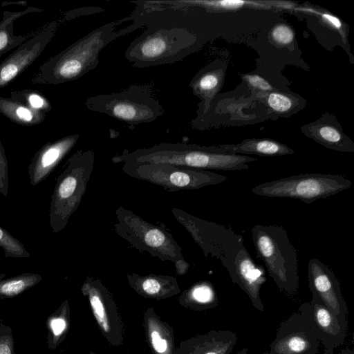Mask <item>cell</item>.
Here are the masks:
<instances>
[{
    "label": "cell",
    "instance_id": "obj_28",
    "mask_svg": "<svg viewBox=\"0 0 354 354\" xmlns=\"http://www.w3.org/2000/svg\"><path fill=\"white\" fill-rule=\"evenodd\" d=\"M261 96L271 113L278 117H290L305 106L304 100L292 93L275 91Z\"/></svg>",
    "mask_w": 354,
    "mask_h": 354
},
{
    "label": "cell",
    "instance_id": "obj_4",
    "mask_svg": "<svg viewBox=\"0 0 354 354\" xmlns=\"http://www.w3.org/2000/svg\"><path fill=\"white\" fill-rule=\"evenodd\" d=\"M95 162L92 150H78L69 157L57 178L49 208V223L58 233L67 225L86 192Z\"/></svg>",
    "mask_w": 354,
    "mask_h": 354
},
{
    "label": "cell",
    "instance_id": "obj_21",
    "mask_svg": "<svg viewBox=\"0 0 354 354\" xmlns=\"http://www.w3.org/2000/svg\"><path fill=\"white\" fill-rule=\"evenodd\" d=\"M142 326L147 344L152 354H176L174 328L148 307L143 313Z\"/></svg>",
    "mask_w": 354,
    "mask_h": 354
},
{
    "label": "cell",
    "instance_id": "obj_33",
    "mask_svg": "<svg viewBox=\"0 0 354 354\" xmlns=\"http://www.w3.org/2000/svg\"><path fill=\"white\" fill-rule=\"evenodd\" d=\"M242 77L251 88L260 92L261 94L277 91L265 77L257 74H245Z\"/></svg>",
    "mask_w": 354,
    "mask_h": 354
},
{
    "label": "cell",
    "instance_id": "obj_38",
    "mask_svg": "<svg viewBox=\"0 0 354 354\" xmlns=\"http://www.w3.org/2000/svg\"><path fill=\"white\" fill-rule=\"evenodd\" d=\"M12 6V5H17V6H27L28 2L26 1H3L1 3L2 6Z\"/></svg>",
    "mask_w": 354,
    "mask_h": 354
},
{
    "label": "cell",
    "instance_id": "obj_12",
    "mask_svg": "<svg viewBox=\"0 0 354 354\" xmlns=\"http://www.w3.org/2000/svg\"><path fill=\"white\" fill-rule=\"evenodd\" d=\"M59 18L48 22L37 30L0 63V88L11 83L40 56L56 34Z\"/></svg>",
    "mask_w": 354,
    "mask_h": 354
},
{
    "label": "cell",
    "instance_id": "obj_8",
    "mask_svg": "<svg viewBox=\"0 0 354 354\" xmlns=\"http://www.w3.org/2000/svg\"><path fill=\"white\" fill-rule=\"evenodd\" d=\"M128 176L162 187L168 192L197 189L227 180L225 176L209 170L165 162H123Z\"/></svg>",
    "mask_w": 354,
    "mask_h": 354
},
{
    "label": "cell",
    "instance_id": "obj_9",
    "mask_svg": "<svg viewBox=\"0 0 354 354\" xmlns=\"http://www.w3.org/2000/svg\"><path fill=\"white\" fill-rule=\"evenodd\" d=\"M351 186L352 182L340 175L310 173L263 183L252 187V192L259 196L292 198L310 204Z\"/></svg>",
    "mask_w": 354,
    "mask_h": 354
},
{
    "label": "cell",
    "instance_id": "obj_37",
    "mask_svg": "<svg viewBox=\"0 0 354 354\" xmlns=\"http://www.w3.org/2000/svg\"><path fill=\"white\" fill-rule=\"evenodd\" d=\"M176 274L178 275H183L186 274L189 270V264L185 259H180L174 263Z\"/></svg>",
    "mask_w": 354,
    "mask_h": 354
},
{
    "label": "cell",
    "instance_id": "obj_20",
    "mask_svg": "<svg viewBox=\"0 0 354 354\" xmlns=\"http://www.w3.org/2000/svg\"><path fill=\"white\" fill-rule=\"evenodd\" d=\"M237 339L231 330H210L181 341L176 354H230Z\"/></svg>",
    "mask_w": 354,
    "mask_h": 354
},
{
    "label": "cell",
    "instance_id": "obj_17",
    "mask_svg": "<svg viewBox=\"0 0 354 354\" xmlns=\"http://www.w3.org/2000/svg\"><path fill=\"white\" fill-rule=\"evenodd\" d=\"M77 133L47 142L33 156L28 167L30 183L35 186L54 170L78 141Z\"/></svg>",
    "mask_w": 354,
    "mask_h": 354
},
{
    "label": "cell",
    "instance_id": "obj_18",
    "mask_svg": "<svg viewBox=\"0 0 354 354\" xmlns=\"http://www.w3.org/2000/svg\"><path fill=\"white\" fill-rule=\"evenodd\" d=\"M226 68L224 62L214 61L201 69L191 80L192 93L201 100L198 117L192 122L202 119L209 111L212 101L223 86Z\"/></svg>",
    "mask_w": 354,
    "mask_h": 354
},
{
    "label": "cell",
    "instance_id": "obj_26",
    "mask_svg": "<svg viewBox=\"0 0 354 354\" xmlns=\"http://www.w3.org/2000/svg\"><path fill=\"white\" fill-rule=\"evenodd\" d=\"M0 113L14 123L22 126L39 124L44 121L46 115L10 97L2 96H0Z\"/></svg>",
    "mask_w": 354,
    "mask_h": 354
},
{
    "label": "cell",
    "instance_id": "obj_39",
    "mask_svg": "<svg viewBox=\"0 0 354 354\" xmlns=\"http://www.w3.org/2000/svg\"><path fill=\"white\" fill-rule=\"evenodd\" d=\"M338 354H354L353 349L346 348L342 349Z\"/></svg>",
    "mask_w": 354,
    "mask_h": 354
},
{
    "label": "cell",
    "instance_id": "obj_5",
    "mask_svg": "<svg viewBox=\"0 0 354 354\" xmlns=\"http://www.w3.org/2000/svg\"><path fill=\"white\" fill-rule=\"evenodd\" d=\"M251 234L257 254L277 286L289 295L295 294L299 288L297 252L286 230L257 224Z\"/></svg>",
    "mask_w": 354,
    "mask_h": 354
},
{
    "label": "cell",
    "instance_id": "obj_29",
    "mask_svg": "<svg viewBox=\"0 0 354 354\" xmlns=\"http://www.w3.org/2000/svg\"><path fill=\"white\" fill-rule=\"evenodd\" d=\"M5 277V273L0 274V299L15 297L35 286L42 279L40 274L32 272Z\"/></svg>",
    "mask_w": 354,
    "mask_h": 354
},
{
    "label": "cell",
    "instance_id": "obj_13",
    "mask_svg": "<svg viewBox=\"0 0 354 354\" xmlns=\"http://www.w3.org/2000/svg\"><path fill=\"white\" fill-rule=\"evenodd\" d=\"M319 342L298 310L281 323L268 351L263 354H317Z\"/></svg>",
    "mask_w": 354,
    "mask_h": 354
},
{
    "label": "cell",
    "instance_id": "obj_23",
    "mask_svg": "<svg viewBox=\"0 0 354 354\" xmlns=\"http://www.w3.org/2000/svg\"><path fill=\"white\" fill-rule=\"evenodd\" d=\"M221 147L225 153L244 156H279L295 153L286 145L268 138H248L236 145H222Z\"/></svg>",
    "mask_w": 354,
    "mask_h": 354
},
{
    "label": "cell",
    "instance_id": "obj_19",
    "mask_svg": "<svg viewBox=\"0 0 354 354\" xmlns=\"http://www.w3.org/2000/svg\"><path fill=\"white\" fill-rule=\"evenodd\" d=\"M301 130L306 136L324 147L342 152H354V142L332 114H323L315 121L302 126Z\"/></svg>",
    "mask_w": 354,
    "mask_h": 354
},
{
    "label": "cell",
    "instance_id": "obj_3",
    "mask_svg": "<svg viewBox=\"0 0 354 354\" xmlns=\"http://www.w3.org/2000/svg\"><path fill=\"white\" fill-rule=\"evenodd\" d=\"M257 158L225 153L221 145L201 146L185 142H162L126 152L112 158L114 162H165L199 169L239 171L249 168Z\"/></svg>",
    "mask_w": 354,
    "mask_h": 354
},
{
    "label": "cell",
    "instance_id": "obj_31",
    "mask_svg": "<svg viewBox=\"0 0 354 354\" xmlns=\"http://www.w3.org/2000/svg\"><path fill=\"white\" fill-rule=\"evenodd\" d=\"M0 247L3 249L6 257L26 258L30 257V254L26 250L24 245L1 227H0Z\"/></svg>",
    "mask_w": 354,
    "mask_h": 354
},
{
    "label": "cell",
    "instance_id": "obj_11",
    "mask_svg": "<svg viewBox=\"0 0 354 354\" xmlns=\"http://www.w3.org/2000/svg\"><path fill=\"white\" fill-rule=\"evenodd\" d=\"M80 291L87 299L97 326L107 342L116 347L122 345L124 324L109 288L100 279L87 276Z\"/></svg>",
    "mask_w": 354,
    "mask_h": 354
},
{
    "label": "cell",
    "instance_id": "obj_34",
    "mask_svg": "<svg viewBox=\"0 0 354 354\" xmlns=\"http://www.w3.org/2000/svg\"><path fill=\"white\" fill-rule=\"evenodd\" d=\"M11 328L0 323V354H15Z\"/></svg>",
    "mask_w": 354,
    "mask_h": 354
},
{
    "label": "cell",
    "instance_id": "obj_32",
    "mask_svg": "<svg viewBox=\"0 0 354 354\" xmlns=\"http://www.w3.org/2000/svg\"><path fill=\"white\" fill-rule=\"evenodd\" d=\"M271 40L280 46H288L293 43V29L286 23L277 24L270 33Z\"/></svg>",
    "mask_w": 354,
    "mask_h": 354
},
{
    "label": "cell",
    "instance_id": "obj_24",
    "mask_svg": "<svg viewBox=\"0 0 354 354\" xmlns=\"http://www.w3.org/2000/svg\"><path fill=\"white\" fill-rule=\"evenodd\" d=\"M178 301L187 309L203 311L216 307L218 299L212 283L208 281H200L183 290Z\"/></svg>",
    "mask_w": 354,
    "mask_h": 354
},
{
    "label": "cell",
    "instance_id": "obj_25",
    "mask_svg": "<svg viewBox=\"0 0 354 354\" xmlns=\"http://www.w3.org/2000/svg\"><path fill=\"white\" fill-rule=\"evenodd\" d=\"M44 11L43 9L32 6L17 12L3 10L0 21V57L26 42L34 34L33 32L26 35H14V21L25 15Z\"/></svg>",
    "mask_w": 354,
    "mask_h": 354
},
{
    "label": "cell",
    "instance_id": "obj_40",
    "mask_svg": "<svg viewBox=\"0 0 354 354\" xmlns=\"http://www.w3.org/2000/svg\"><path fill=\"white\" fill-rule=\"evenodd\" d=\"M248 348L245 347V348H241L240 351H239L235 354H248Z\"/></svg>",
    "mask_w": 354,
    "mask_h": 354
},
{
    "label": "cell",
    "instance_id": "obj_16",
    "mask_svg": "<svg viewBox=\"0 0 354 354\" xmlns=\"http://www.w3.org/2000/svg\"><path fill=\"white\" fill-rule=\"evenodd\" d=\"M225 268L232 281L246 293L254 308L263 311L260 291L266 278L262 268L254 262L244 245Z\"/></svg>",
    "mask_w": 354,
    "mask_h": 354
},
{
    "label": "cell",
    "instance_id": "obj_22",
    "mask_svg": "<svg viewBox=\"0 0 354 354\" xmlns=\"http://www.w3.org/2000/svg\"><path fill=\"white\" fill-rule=\"evenodd\" d=\"M127 278L129 286L137 294L146 299L160 301L180 292L176 278L170 275H140L137 273H129Z\"/></svg>",
    "mask_w": 354,
    "mask_h": 354
},
{
    "label": "cell",
    "instance_id": "obj_10",
    "mask_svg": "<svg viewBox=\"0 0 354 354\" xmlns=\"http://www.w3.org/2000/svg\"><path fill=\"white\" fill-rule=\"evenodd\" d=\"M171 211L205 256L220 259L225 267L244 245L242 237L231 229L199 218L177 207H173Z\"/></svg>",
    "mask_w": 354,
    "mask_h": 354
},
{
    "label": "cell",
    "instance_id": "obj_1",
    "mask_svg": "<svg viewBox=\"0 0 354 354\" xmlns=\"http://www.w3.org/2000/svg\"><path fill=\"white\" fill-rule=\"evenodd\" d=\"M136 5L129 16L133 22L127 28L130 32L142 26L147 28L130 43L124 53L125 58L133 66L145 68L175 63L197 48L196 33Z\"/></svg>",
    "mask_w": 354,
    "mask_h": 354
},
{
    "label": "cell",
    "instance_id": "obj_2",
    "mask_svg": "<svg viewBox=\"0 0 354 354\" xmlns=\"http://www.w3.org/2000/svg\"><path fill=\"white\" fill-rule=\"evenodd\" d=\"M130 20L127 17L107 23L81 37L42 63L31 75V84H59L75 80L99 64L101 50L116 38L127 34L116 26Z\"/></svg>",
    "mask_w": 354,
    "mask_h": 354
},
{
    "label": "cell",
    "instance_id": "obj_27",
    "mask_svg": "<svg viewBox=\"0 0 354 354\" xmlns=\"http://www.w3.org/2000/svg\"><path fill=\"white\" fill-rule=\"evenodd\" d=\"M71 308L68 301L64 300L46 320L47 344L55 350L65 339L70 328Z\"/></svg>",
    "mask_w": 354,
    "mask_h": 354
},
{
    "label": "cell",
    "instance_id": "obj_14",
    "mask_svg": "<svg viewBox=\"0 0 354 354\" xmlns=\"http://www.w3.org/2000/svg\"><path fill=\"white\" fill-rule=\"evenodd\" d=\"M298 311L307 319L317 339L324 348L323 354H333L346 335L348 321H342L328 308L312 298L302 304Z\"/></svg>",
    "mask_w": 354,
    "mask_h": 354
},
{
    "label": "cell",
    "instance_id": "obj_7",
    "mask_svg": "<svg viewBox=\"0 0 354 354\" xmlns=\"http://www.w3.org/2000/svg\"><path fill=\"white\" fill-rule=\"evenodd\" d=\"M115 214V232L132 247L161 261L174 263L184 259L181 247L165 229L122 206L118 207Z\"/></svg>",
    "mask_w": 354,
    "mask_h": 354
},
{
    "label": "cell",
    "instance_id": "obj_30",
    "mask_svg": "<svg viewBox=\"0 0 354 354\" xmlns=\"http://www.w3.org/2000/svg\"><path fill=\"white\" fill-rule=\"evenodd\" d=\"M10 97L15 99L32 109L47 113L52 110V105L44 93L39 91L25 88L12 91Z\"/></svg>",
    "mask_w": 354,
    "mask_h": 354
},
{
    "label": "cell",
    "instance_id": "obj_36",
    "mask_svg": "<svg viewBox=\"0 0 354 354\" xmlns=\"http://www.w3.org/2000/svg\"><path fill=\"white\" fill-rule=\"evenodd\" d=\"M319 15L321 16L322 20L329 27L337 31L344 39V41H345L347 33L342 21H341L339 18L329 13L327 10L321 11Z\"/></svg>",
    "mask_w": 354,
    "mask_h": 354
},
{
    "label": "cell",
    "instance_id": "obj_15",
    "mask_svg": "<svg viewBox=\"0 0 354 354\" xmlns=\"http://www.w3.org/2000/svg\"><path fill=\"white\" fill-rule=\"evenodd\" d=\"M308 280L313 299L328 308L342 321H348L346 304L339 282L333 271L317 259H311L308 264Z\"/></svg>",
    "mask_w": 354,
    "mask_h": 354
},
{
    "label": "cell",
    "instance_id": "obj_35",
    "mask_svg": "<svg viewBox=\"0 0 354 354\" xmlns=\"http://www.w3.org/2000/svg\"><path fill=\"white\" fill-rule=\"evenodd\" d=\"M8 160L0 140V193L6 197L8 193Z\"/></svg>",
    "mask_w": 354,
    "mask_h": 354
},
{
    "label": "cell",
    "instance_id": "obj_6",
    "mask_svg": "<svg viewBox=\"0 0 354 354\" xmlns=\"http://www.w3.org/2000/svg\"><path fill=\"white\" fill-rule=\"evenodd\" d=\"M90 111L106 114L129 124L149 123L160 117L164 109L147 86L133 85L120 92L88 97Z\"/></svg>",
    "mask_w": 354,
    "mask_h": 354
},
{
    "label": "cell",
    "instance_id": "obj_41",
    "mask_svg": "<svg viewBox=\"0 0 354 354\" xmlns=\"http://www.w3.org/2000/svg\"><path fill=\"white\" fill-rule=\"evenodd\" d=\"M89 354H97V353H94V352H93V351H90V352H89Z\"/></svg>",
    "mask_w": 354,
    "mask_h": 354
}]
</instances>
